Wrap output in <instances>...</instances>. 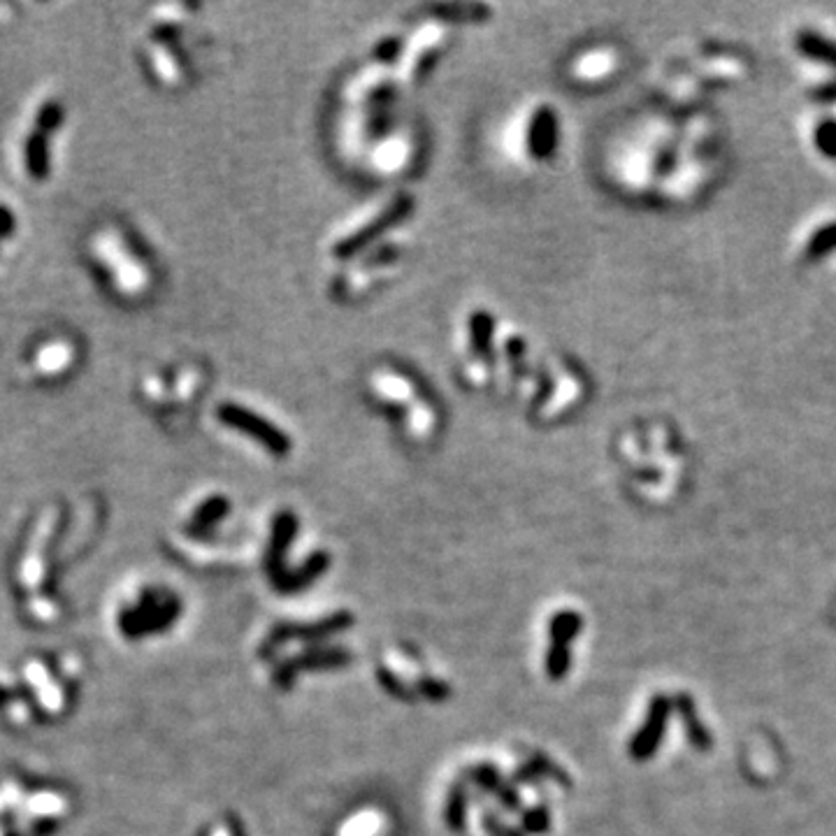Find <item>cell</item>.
I'll use <instances>...</instances> for the list:
<instances>
[{
    "instance_id": "obj_1",
    "label": "cell",
    "mask_w": 836,
    "mask_h": 836,
    "mask_svg": "<svg viewBox=\"0 0 836 836\" xmlns=\"http://www.w3.org/2000/svg\"><path fill=\"white\" fill-rule=\"evenodd\" d=\"M89 256L121 300H138L149 291L151 272L147 263L119 226H103L91 233Z\"/></svg>"
},
{
    "instance_id": "obj_2",
    "label": "cell",
    "mask_w": 836,
    "mask_h": 836,
    "mask_svg": "<svg viewBox=\"0 0 836 836\" xmlns=\"http://www.w3.org/2000/svg\"><path fill=\"white\" fill-rule=\"evenodd\" d=\"M63 117V110L59 103H45L40 107L38 117H35L33 133L24 140L21 149V163H24L26 175L31 179H45L49 172V144L47 133L59 128Z\"/></svg>"
},
{
    "instance_id": "obj_3",
    "label": "cell",
    "mask_w": 836,
    "mask_h": 836,
    "mask_svg": "<svg viewBox=\"0 0 836 836\" xmlns=\"http://www.w3.org/2000/svg\"><path fill=\"white\" fill-rule=\"evenodd\" d=\"M674 709V702L665 695H658L651 699V704H648V713L644 718V725L639 727V732L634 734L632 741H630V755L637 762H644L648 758H653L655 753H658V748L662 744V737H665V730H667V720H669V713Z\"/></svg>"
},
{
    "instance_id": "obj_4",
    "label": "cell",
    "mask_w": 836,
    "mask_h": 836,
    "mask_svg": "<svg viewBox=\"0 0 836 836\" xmlns=\"http://www.w3.org/2000/svg\"><path fill=\"white\" fill-rule=\"evenodd\" d=\"M77 347L70 337H49L31 353V370L38 379L54 381L77 365Z\"/></svg>"
},
{
    "instance_id": "obj_5",
    "label": "cell",
    "mask_w": 836,
    "mask_h": 836,
    "mask_svg": "<svg viewBox=\"0 0 836 836\" xmlns=\"http://www.w3.org/2000/svg\"><path fill=\"white\" fill-rule=\"evenodd\" d=\"M674 706H676V711H679V716L683 720V730H686V734H688L690 746L697 748V751H702V753L711 751L713 737H711L709 727H706L702 723V718L697 716V709H695L693 697L686 695V693L676 695Z\"/></svg>"
},
{
    "instance_id": "obj_6",
    "label": "cell",
    "mask_w": 836,
    "mask_h": 836,
    "mask_svg": "<svg viewBox=\"0 0 836 836\" xmlns=\"http://www.w3.org/2000/svg\"><path fill=\"white\" fill-rule=\"evenodd\" d=\"M293 532H295L293 516H281V518H277L275 542H272V549L268 553V572L272 576V581H279V576H281V556H284L286 546L291 544Z\"/></svg>"
},
{
    "instance_id": "obj_7",
    "label": "cell",
    "mask_w": 836,
    "mask_h": 836,
    "mask_svg": "<svg viewBox=\"0 0 836 836\" xmlns=\"http://www.w3.org/2000/svg\"><path fill=\"white\" fill-rule=\"evenodd\" d=\"M326 567H328V558L323 556V553H319V556L309 558L305 565H302L300 572H295L291 576H281L275 586L281 590V593H293V590H300V588H305L307 583H312Z\"/></svg>"
},
{
    "instance_id": "obj_8",
    "label": "cell",
    "mask_w": 836,
    "mask_h": 836,
    "mask_svg": "<svg viewBox=\"0 0 836 836\" xmlns=\"http://www.w3.org/2000/svg\"><path fill=\"white\" fill-rule=\"evenodd\" d=\"M581 625L583 621L576 611H560V614L551 621V644L569 648V644L579 637Z\"/></svg>"
},
{
    "instance_id": "obj_9",
    "label": "cell",
    "mask_w": 836,
    "mask_h": 836,
    "mask_svg": "<svg viewBox=\"0 0 836 836\" xmlns=\"http://www.w3.org/2000/svg\"><path fill=\"white\" fill-rule=\"evenodd\" d=\"M797 47L802 49L806 56H811V59L830 63V66L836 68V42L825 40L823 35L816 33H802L797 38Z\"/></svg>"
},
{
    "instance_id": "obj_10",
    "label": "cell",
    "mask_w": 836,
    "mask_h": 836,
    "mask_svg": "<svg viewBox=\"0 0 836 836\" xmlns=\"http://www.w3.org/2000/svg\"><path fill=\"white\" fill-rule=\"evenodd\" d=\"M836 249V223H830V226L820 228L816 235L811 237L809 247H806V254L809 258H820L825 254H830V251Z\"/></svg>"
},
{
    "instance_id": "obj_11",
    "label": "cell",
    "mask_w": 836,
    "mask_h": 836,
    "mask_svg": "<svg viewBox=\"0 0 836 836\" xmlns=\"http://www.w3.org/2000/svg\"><path fill=\"white\" fill-rule=\"evenodd\" d=\"M567 669H569V648L551 644L549 655H546V672H549L553 681H558L567 674Z\"/></svg>"
},
{
    "instance_id": "obj_12",
    "label": "cell",
    "mask_w": 836,
    "mask_h": 836,
    "mask_svg": "<svg viewBox=\"0 0 836 836\" xmlns=\"http://www.w3.org/2000/svg\"><path fill=\"white\" fill-rule=\"evenodd\" d=\"M226 509H228L226 500H212V502H207L205 507L200 509L198 514H196V521H193V530H196V528H209V525L216 523V518H219L221 514H226Z\"/></svg>"
},
{
    "instance_id": "obj_13",
    "label": "cell",
    "mask_w": 836,
    "mask_h": 836,
    "mask_svg": "<svg viewBox=\"0 0 836 836\" xmlns=\"http://www.w3.org/2000/svg\"><path fill=\"white\" fill-rule=\"evenodd\" d=\"M816 142H818L820 151H825L827 156H836V124H834V121H827V124L818 128Z\"/></svg>"
},
{
    "instance_id": "obj_14",
    "label": "cell",
    "mask_w": 836,
    "mask_h": 836,
    "mask_svg": "<svg viewBox=\"0 0 836 836\" xmlns=\"http://www.w3.org/2000/svg\"><path fill=\"white\" fill-rule=\"evenodd\" d=\"M525 827H528L530 832H546L549 830V811L542 806V809L528 813V818H525Z\"/></svg>"
},
{
    "instance_id": "obj_15",
    "label": "cell",
    "mask_w": 836,
    "mask_h": 836,
    "mask_svg": "<svg viewBox=\"0 0 836 836\" xmlns=\"http://www.w3.org/2000/svg\"><path fill=\"white\" fill-rule=\"evenodd\" d=\"M463 813H465V799L456 792V795H453V799H451L449 813H446L453 830H460V825H463Z\"/></svg>"
},
{
    "instance_id": "obj_16",
    "label": "cell",
    "mask_w": 836,
    "mask_h": 836,
    "mask_svg": "<svg viewBox=\"0 0 836 836\" xmlns=\"http://www.w3.org/2000/svg\"><path fill=\"white\" fill-rule=\"evenodd\" d=\"M474 776H477V783H479V785H486L488 790H493L495 785H497V774H495V771L490 769V767L477 769V771H474Z\"/></svg>"
}]
</instances>
